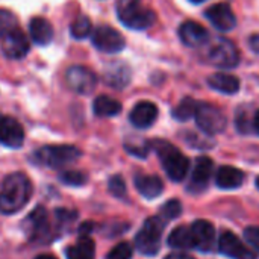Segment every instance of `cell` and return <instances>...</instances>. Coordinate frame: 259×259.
I'll return each instance as SVG.
<instances>
[{"label":"cell","mask_w":259,"mask_h":259,"mask_svg":"<svg viewBox=\"0 0 259 259\" xmlns=\"http://www.w3.org/2000/svg\"><path fill=\"white\" fill-rule=\"evenodd\" d=\"M32 196V182L24 173H12L5 178L0 191V212L5 215L17 214Z\"/></svg>","instance_id":"6da1fadb"},{"label":"cell","mask_w":259,"mask_h":259,"mask_svg":"<svg viewBox=\"0 0 259 259\" xmlns=\"http://www.w3.org/2000/svg\"><path fill=\"white\" fill-rule=\"evenodd\" d=\"M150 147L159 156L162 168L171 181L181 182L185 179V176L188 175V170H190V161L179 149H176L173 144H170L168 141H164V140L152 141Z\"/></svg>","instance_id":"7a4b0ae2"},{"label":"cell","mask_w":259,"mask_h":259,"mask_svg":"<svg viewBox=\"0 0 259 259\" xmlns=\"http://www.w3.org/2000/svg\"><path fill=\"white\" fill-rule=\"evenodd\" d=\"M115 9L118 20L134 30L149 29L156 21V14L144 6L141 0H118Z\"/></svg>","instance_id":"3957f363"},{"label":"cell","mask_w":259,"mask_h":259,"mask_svg":"<svg viewBox=\"0 0 259 259\" xmlns=\"http://www.w3.org/2000/svg\"><path fill=\"white\" fill-rule=\"evenodd\" d=\"M165 229V223L161 217H150L144 222L143 228L135 237L137 249L147 256H153L161 249V240Z\"/></svg>","instance_id":"277c9868"},{"label":"cell","mask_w":259,"mask_h":259,"mask_svg":"<svg viewBox=\"0 0 259 259\" xmlns=\"http://www.w3.org/2000/svg\"><path fill=\"white\" fill-rule=\"evenodd\" d=\"M35 158L39 164L50 168H61L80 158V150L70 144L62 146H44L35 152Z\"/></svg>","instance_id":"5b68a950"},{"label":"cell","mask_w":259,"mask_h":259,"mask_svg":"<svg viewBox=\"0 0 259 259\" xmlns=\"http://www.w3.org/2000/svg\"><path fill=\"white\" fill-rule=\"evenodd\" d=\"M196 123L208 135H219L226 129L225 114L211 103H200L196 109Z\"/></svg>","instance_id":"8992f818"},{"label":"cell","mask_w":259,"mask_h":259,"mask_svg":"<svg viewBox=\"0 0 259 259\" xmlns=\"http://www.w3.org/2000/svg\"><path fill=\"white\" fill-rule=\"evenodd\" d=\"M93 46L105 53H118L124 49L126 39L124 36L111 26H99L91 35Z\"/></svg>","instance_id":"52a82bcc"},{"label":"cell","mask_w":259,"mask_h":259,"mask_svg":"<svg viewBox=\"0 0 259 259\" xmlns=\"http://www.w3.org/2000/svg\"><path fill=\"white\" fill-rule=\"evenodd\" d=\"M209 61L219 68H234L240 64V53L232 41L219 38L209 49Z\"/></svg>","instance_id":"ba28073f"},{"label":"cell","mask_w":259,"mask_h":259,"mask_svg":"<svg viewBox=\"0 0 259 259\" xmlns=\"http://www.w3.org/2000/svg\"><path fill=\"white\" fill-rule=\"evenodd\" d=\"M65 79L68 87L77 94H91L97 87L96 73L85 65H73L67 70Z\"/></svg>","instance_id":"9c48e42d"},{"label":"cell","mask_w":259,"mask_h":259,"mask_svg":"<svg viewBox=\"0 0 259 259\" xmlns=\"http://www.w3.org/2000/svg\"><path fill=\"white\" fill-rule=\"evenodd\" d=\"M2 52L8 59H21L29 53V39L18 27L2 38Z\"/></svg>","instance_id":"30bf717a"},{"label":"cell","mask_w":259,"mask_h":259,"mask_svg":"<svg viewBox=\"0 0 259 259\" xmlns=\"http://www.w3.org/2000/svg\"><path fill=\"white\" fill-rule=\"evenodd\" d=\"M219 249L232 259H256V255L231 231H223L219 238Z\"/></svg>","instance_id":"8fae6325"},{"label":"cell","mask_w":259,"mask_h":259,"mask_svg":"<svg viewBox=\"0 0 259 259\" xmlns=\"http://www.w3.org/2000/svg\"><path fill=\"white\" fill-rule=\"evenodd\" d=\"M206 18L222 32H229L237 26V17L228 3H215L205 11Z\"/></svg>","instance_id":"7c38bea8"},{"label":"cell","mask_w":259,"mask_h":259,"mask_svg":"<svg viewBox=\"0 0 259 259\" xmlns=\"http://www.w3.org/2000/svg\"><path fill=\"white\" fill-rule=\"evenodd\" d=\"M24 141V131L21 124L12 117L0 115V143L9 149H18Z\"/></svg>","instance_id":"4fadbf2b"},{"label":"cell","mask_w":259,"mask_h":259,"mask_svg":"<svg viewBox=\"0 0 259 259\" xmlns=\"http://www.w3.org/2000/svg\"><path fill=\"white\" fill-rule=\"evenodd\" d=\"M156 118H158V106L149 100L138 102L129 114V121L138 129L150 127L156 121Z\"/></svg>","instance_id":"5bb4252c"},{"label":"cell","mask_w":259,"mask_h":259,"mask_svg":"<svg viewBox=\"0 0 259 259\" xmlns=\"http://www.w3.org/2000/svg\"><path fill=\"white\" fill-rule=\"evenodd\" d=\"M191 234L194 240V249L200 252H209L215 241V229L208 220H196L191 225Z\"/></svg>","instance_id":"9a60e30c"},{"label":"cell","mask_w":259,"mask_h":259,"mask_svg":"<svg viewBox=\"0 0 259 259\" xmlns=\"http://www.w3.org/2000/svg\"><path fill=\"white\" fill-rule=\"evenodd\" d=\"M212 168H214V162L211 158H208V156L197 158L194 170L191 173L190 191H203L211 181Z\"/></svg>","instance_id":"2e32d148"},{"label":"cell","mask_w":259,"mask_h":259,"mask_svg":"<svg viewBox=\"0 0 259 259\" xmlns=\"http://www.w3.org/2000/svg\"><path fill=\"white\" fill-rule=\"evenodd\" d=\"M179 38L188 47H202L209 39V33L202 24L196 21H185L179 27Z\"/></svg>","instance_id":"e0dca14e"},{"label":"cell","mask_w":259,"mask_h":259,"mask_svg":"<svg viewBox=\"0 0 259 259\" xmlns=\"http://www.w3.org/2000/svg\"><path fill=\"white\" fill-rule=\"evenodd\" d=\"M131 77H132V74H131L129 65H126L124 62H120V61L109 64L103 73L105 83L112 88H117V90L126 88L131 82Z\"/></svg>","instance_id":"ac0fdd59"},{"label":"cell","mask_w":259,"mask_h":259,"mask_svg":"<svg viewBox=\"0 0 259 259\" xmlns=\"http://www.w3.org/2000/svg\"><path fill=\"white\" fill-rule=\"evenodd\" d=\"M29 33L35 44L47 46L53 39V26L44 17H33L29 23Z\"/></svg>","instance_id":"d6986e66"},{"label":"cell","mask_w":259,"mask_h":259,"mask_svg":"<svg viewBox=\"0 0 259 259\" xmlns=\"http://www.w3.org/2000/svg\"><path fill=\"white\" fill-rule=\"evenodd\" d=\"M244 182V173L240 168L223 165L217 170L215 175V184L222 190H235L241 187Z\"/></svg>","instance_id":"ffe728a7"},{"label":"cell","mask_w":259,"mask_h":259,"mask_svg":"<svg viewBox=\"0 0 259 259\" xmlns=\"http://www.w3.org/2000/svg\"><path fill=\"white\" fill-rule=\"evenodd\" d=\"M26 229L29 232V235L32 238H39L42 235H46L49 232V217H47V211L42 206L35 208L30 215L26 219L24 222Z\"/></svg>","instance_id":"44dd1931"},{"label":"cell","mask_w":259,"mask_h":259,"mask_svg":"<svg viewBox=\"0 0 259 259\" xmlns=\"http://www.w3.org/2000/svg\"><path fill=\"white\" fill-rule=\"evenodd\" d=\"M208 85L222 94H235L240 91V79L229 73H214L208 77Z\"/></svg>","instance_id":"7402d4cb"},{"label":"cell","mask_w":259,"mask_h":259,"mask_svg":"<svg viewBox=\"0 0 259 259\" xmlns=\"http://www.w3.org/2000/svg\"><path fill=\"white\" fill-rule=\"evenodd\" d=\"M135 187L138 193L146 199H155L162 194L164 184L158 176L150 175H141L135 178Z\"/></svg>","instance_id":"603a6c76"},{"label":"cell","mask_w":259,"mask_h":259,"mask_svg":"<svg viewBox=\"0 0 259 259\" xmlns=\"http://www.w3.org/2000/svg\"><path fill=\"white\" fill-rule=\"evenodd\" d=\"M67 259H94L96 258V244L88 235H82L76 244L67 247Z\"/></svg>","instance_id":"cb8c5ba5"},{"label":"cell","mask_w":259,"mask_h":259,"mask_svg":"<svg viewBox=\"0 0 259 259\" xmlns=\"http://www.w3.org/2000/svg\"><path fill=\"white\" fill-rule=\"evenodd\" d=\"M93 111L97 117H114L121 112V103L109 96H99L93 102Z\"/></svg>","instance_id":"d4e9b609"},{"label":"cell","mask_w":259,"mask_h":259,"mask_svg":"<svg viewBox=\"0 0 259 259\" xmlns=\"http://www.w3.org/2000/svg\"><path fill=\"white\" fill-rule=\"evenodd\" d=\"M168 246L178 250H190L194 249V240H193V234L191 229L187 226H179L175 231H171L168 240H167Z\"/></svg>","instance_id":"484cf974"},{"label":"cell","mask_w":259,"mask_h":259,"mask_svg":"<svg viewBox=\"0 0 259 259\" xmlns=\"http://www.w3.org/2000/svg\"><path fill=\"white\" fill-rule=\"evenodd\" d=\"M91 32H93V24L90 17L87 15H77L70 24V33L74 39H83L90 36Z\"/></svg>","instance_id":"4316f807"},{"label":"cell","mask_w":259,"mask_h":259,"mask_svg":"<svg viewBox=\"0 0 259 259\" xmlns=\"http://www.w3.org/2000/svg\"><path fill=\"white\" fill-rule=\"evenodd\" d=\"M197 102L191 97H185L179 102V105L173 109V117L178 121H187L191 117H194L196 109H197Z\"/></svg>","instance_id":"83f0119b"},{"label":"cell","mask_w":259,"mask_h":259,"mask_svg":"<svg viewBox=\"0 0 259 259\" xmlns=\"http://www.w3.org/2000/svg\"><path fill=\"white\" fill-rule=\"evenodd\" d=\"M17 27L15 15L8 9H0V38H3L8 32Z\"/></svg>","instance_id":"f1b7e54d"},{"label":"cell","mask_w":259,"mask_h":259,"mask_svg":"<svg viewBox=\"0 0 259 259\" xmlns=\"http://www.w3.org/2000/svg\"><path fill=\"white\" fill-rule=\"evenodd\" d=\"M132 255H134L132 244L127 243V241H123V243L117 244V246L106 255V259H132Z\"/></svg>","instance_id":"f546056e"},{"label":"cell","mask_w":259,"mask_h":259,"mask_svg":"<svg viewBox=\"0 0 259 259\" xmlns=\"http://www.w3.org/2000/svg\"><path fill=\"white\" fill-rule=\"evenodd\" d=\"M59 179L65 185H70V187H80L87 182V176L80 171H76V170H68V171L61 173Z\"/></svg>","instance_id":"4dcf8cb0"},{"label":"cell","mask_w":259,"mask_h":259,"mask_svg":"<svg viewBox=\"0 0 259 259\" xmlns=\"http://www.w3.org/2000/svg\"><path fill=\"white\" fill-rule=\"evenodd\" d=\"M182 212V205L179 200L176 199H171L168 200L162 208H161V215L165 219V220H173V219H178Z\"/></svg>","instance_id":"1f68e13d"},{"label":"cell","mask_w":259,"mask_h":259,"mask_svg":"<svg viewBox=\"0 0 259 259\" xmlns=\"http://www.w3.org/2000/svg\"><path fill=\"white\" fill-rule=\"evenodd\" d=\"M109 191L115 196V197H124L126 196V184L123 181L121 176H112L109 179Z\"/></svg>","instance_id":"d6a6232c"},{"label":"cell","mask_w":259,"mask_h":259,"mask_svg":"<svg viewBox=\"0 0 259 259\" xmlns=\"http://www.w3.org/2000/svg\"><path fill=\"white\" fill-rule=\"evenodd\" d=\"M244 238L255 250L259 252V226H249L244 229Z\"/></svg>","instance_id":"836d02e7"},{"label":"cell","mask_w":259,"mask_h":259,"mask_svg":"<svg viewBox=\"0 0 259 259\" xmlns=\"http://www.w3.org/2000/svg\"><path fill=\"white\" fill-rule=\"evenodd\" d=\"M164 259H194V258H193V256H190L188 253H184V252H175V253L167 255Z\"/></svg>","instance_id":"e575fe53"},{"label":"cell","mask_w":259,"mask_h":259,"mask_svg":"<svg viewBox=\"0 0 259 259\" xmlns=\"http://www.w3.org/2000/svg\"><path fill=\"white\" fill-rule=\"evenodd\" d=\"M249 44H250V47L253 49V52L259 53V35H253V36L250 38Z\"/></svg>","instance_id":"d590c367"},{"label":"cell","mask_w":259,"mask_h":259,"mask_svg":"<svg viewBox=\"0 0 259 259\" xmlns=\"http://www.w3.org/2000/svg\"><path fill=\"white\" fill-rule=\"evenodd\" d=\"M252 124H253V131H255V132L259 135V111H256V114H255V117H253Z\"/></svg>","instance_id":"8d00e7d4"},{"label":"cell","mask_w":259,"mask_h":259,"mask_svg":"<svg viewBox=\"0 0 259 259\" xmlns=\"http://www.w3.org/2000/svg\"><path fill=\"white\" fill-rule=\"evenodd\" d=\"M91 228H93V226H91V223H83V225L79 228V231H80V234H83V232H85V235H88V232L91 231Z\"/></svg>","instance_id":"74e56055"},{"label":"cell","mask_w":259,"mask_h":259,"mask_svg":"<svg viewBox=\"0 0 259 259\" xmlns=\"http://www.w3.org/2000/svg\"><path fill=\"white\" fill-rule=\"evenodd\" d=\"M35 259H58L56 256L50 255V253H42V255H38Z\"/></svg>","instance_id":"f35d334b"},{"label":"cell","mask_w":259,"mask_h":259,"mask_svg":"<svg viewBox=\"0 0 259 259\" xmlns=\"http://www.w3.org/2000/svg\"><path fill=\"white\" fill-rule=\"evenodd\" d=\"M190 2H193V3H202V2H205V0H190Z\"/></svg>","instance_id":"ab89813d"},{"label":"cell","mask_w":259,"mask_h":259,"mask_svg":"<svg viewBox=\"0 0 259 259\" xmlns=\"http://www.w3.org/2000/svg\"><path fill=\"white\" fill-rule=\"evenodd\" d=\"M256 187H258V190H259V176L256 178Z\"/></svg>","instance_id":"60d3db41"}]
</instances>
